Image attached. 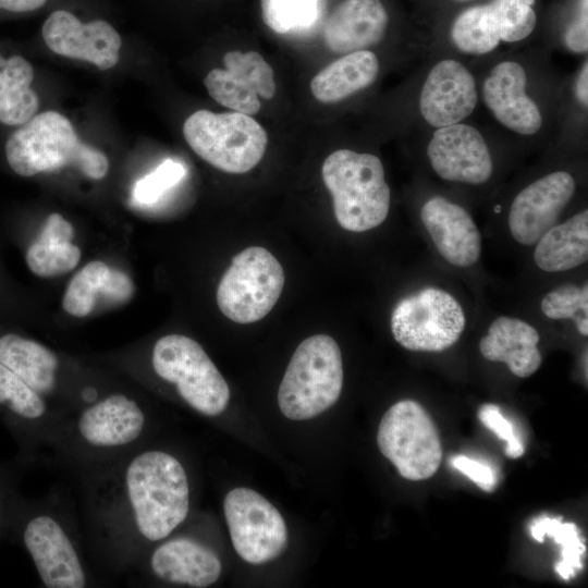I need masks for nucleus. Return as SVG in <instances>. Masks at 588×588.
Listing matches in <instances>:
<instances>
[{
	"mask_svg": "<svg viewBox=\"0 0 588 588\" xmlns=\"http://www.w3.org/2000/svg\"><path fill=\"white\" fill-rule=\"evenodd\" d=\"M47 0H0V9L11 12H27L36 10Z\"/></svg>",
	"mask_w": 588,
	"mask_h": 588,
	"instance_id": "obj_40",
	"label": "nucleus"
},
{
	"mask_svg": "<svg viewBox=\"0 0 588 588\" xmlns=\"http://www.w3.org/2000/svg\"><path fill=\"white\" fill-rule=\"evenodd\" d=\"M377 443L380 452L408 480L432 477L442 461V445L429 413L416 401L393 404L379 424Z\"/></svg>",
	"mask_w": 588,
	"mask_h": 588,
	"instance_id": "obj_10",
	"label": "nucleus"
},
{
	"mask_svg": "<svg viewBox=\"0 0 588 588\" xmlns=\"http://www.w3.org/2000/svg\"><path fill=\"white\" fill-rule=\"evenodd\" d=\"M323 0H260L265 24L278 34L311 29L323 12Z\"/></svg>",
	"mask_w": 588,
	"mask_h": 588,
	"instance_id": "obj_31",
	"label": "nucleus"
},
{
	"mask_svg": "<svg viewBox=\"0 0 588 588\" xmlns=\"http://www.w3.org/2000/svg\"><path fill=\"white\" fill-rule=\"evenodd\" d=\"M452 465L485 491H492L494 489L497 479L489 466L465 455L454 456L452 458Z\"/></svg>",
	"mask_w": 588,
	"mask_h": 588,
	"instance_id": "obj_38",
	"label": "nucleus"
},
{
	"mask_svg": "<svg viewBox=\"0 0 588 588\" xmlns=\"http://www.w3.org/2000/svg\"><path fill=\"white\" fill-rule=\"evenodd\" d=\"M284 280L283 267L268 249L247 247L233 257L223 273L217 289V305L233 322H256L274 307Z\"/></svg>",
	"mask_w": 588,
	"mask_h": 588,
	"instance_id": "obj_9",
	"label": "nucleus"
},
{
	"mask_svg": "<svg viewBox=\"0 0 588 588\" xmlns=\"http://www.w3.org/2000/svg\"><path fill=\"white\" fill-rule=\"evenodd\" d=\"M135 571L162 584L205 588L219 579L222 565L216 551L204 541L171 534L139 558L131 569Z\"/></svg>",
	"mask_w": 588,
	"mask_h": 588,
	"instance_id": "obj_14",
	"label": "nucleus"
},
{
	"mask_svg": "<svg viewBox=\"0 0 588 588\" xmlns=\"http://www.w3.org/2000/svg\"><path fill=\"white\" fill-rule=\"evenodd\" d=\"M388 20L380 0H344L324 24V44L341 54L365 50L383 38Z\"/></svg>",
	"mask_w": 588,
	"mask_h": 588,
	"instance_id": "obj_23",
	"label": "nucleus"
},
{
	"mask_svg": "<svg viewBox=\"0 0 588 588\" xmlns=\"http://www.w3.org/2000/svg\"><path fill=\"white\" fill-rule=\"evenodd\" d=\"M466 323L458 301L439 287H424L400 299L390 326L395 341L414 352H442L461 338Z\"/></svg>",
	"mask_w": 588,
	"mask_h": 588,
	"instance_id": "obj_11",
	"label": "nucleus"
},
{
	"mask_svg": "<svg viewBox=\"0 0 588 588\" xmlns=\"http://www.w3.org/2000/svg\"><path fill=\"white\" fill-rule=\"evenodd\" d=\"M150 420L136 396L108 392L64 418L44 463L78 481L147 443Z\"/></svg>",
	"mask_w": 588,
	"mask_h": 588,
	"instance_id": "obj_2",
	"label": "nucleus"
},
{
	"mask_svg": "<svg viewBox=\"0 0 588 588\" xmlns=\"http://www.w3.org/2000/svg\"><path fill=\"white\" fill-rule=\"evenodd\" d=\"M154 375L174 387L179 397L192 409L219 416L230 401V389L203 346L183 334L158 339L150 353Z\"/></svg>",
	"mask_w": 588,
	"mask_h": 588,
	"instance_id": "obj_7",
	"label": "nucleus"
},
{
	"mask_svg": "<svg viewBox=\"0 0 588 588\" xmlns=\"http://www.w3.org/2000/svg\"><path fill=\"white\" fill-rule=\"evenodd\" d=\"M576 96L578 100L587 107L588 103V65L585 62L576 82Z\"/></svg>",
	"mask_w": 588,
	"mask_h": 588,
	"instance_id": "obj_41",
	"label": "nucleus"
},
{
	"mask_svg": "<svg viewBox=\"0 0 588 588\" xmlns=\"http://www.w3.org/2000/svg\"><path fill=\"white\" fill-rule=\"evenodd\" d=\"M66 416L0 363V418L21 448V463L45 462Z\"/></svg>",
	"mask_w": 588,
	"mask_h": 588,
	"instance_id": "obj_12",
	"label": "nucleus"
},
{
	"mask_svg": "<svg viewBox=\"0 0 588 588\" xmlns=\"http://www.w3.org/2000/svg\"><path fill=\"white\" fill-rule=\"evenodd\" d=\"M574 177L555 171L522 189L512 201L509 229L519 244L530 246L558 221L575 193Z\"/></svg>",
	"mask_w": 588,
	"mask_h": 588,
	"instance_id": "obj_17",
	"label": "nucleus"
},
{
	"mask_svg": "<svg viewBox=\"0 0 588 588\" xmlns=\"http://www.w3.org/2000/svg\"><path fill=\"white\" fill-rule=\"evenodd\" d=\"M379 72L376 54L358 50L323 68L310 82L313 96L320 102L334 103L370 86Z\"/></svg>",
	"mask_w": 588,
	"mask_h": 588,
	"instance_id": "obj_26",
	"label": "nucleus"
},
{
	"mask_svg": "<svg viewBox=\"0 0 588 588\" xmlns=\"http://www.w3.org/2000/svg\"><path fill=\"white\" fill-rule=\"evenodd\" d=\"M34 71L21 56L0 54V123L20 126L35 115L39 99L32 88Z\"/></svg>",
	"mask_w": 588,
	"mask_h": 588,
	"instance_id": "obj_28",
	"label": "nucleus"
},
{
	"mask_svg": "<svg viewBox=\"0 0 588 588\" xmlns=\"http://www.w3.org/2000/svg\"><path fill=\"white\" fill-rule=\"evenodd\" d=\"M476 82L460 62L445 59L430 70L419 97L422 118L432 126L460 123L475 109Z\"/></svg>",
	"mask_w": 588,
	"mask_h": 588,
	"instance_id": "obj_20",
	"label": "nucleus"
},
{
	"mask_svg": "<svg viewBox=\"0 0 588 588\" xmlns=\"http://www.w3.org/2000/svg\"><path fill=\"white\" fill-rule=\"evenodd\" d=\"M73 225L60 213H51L26 252L29 270L42 278L58 277L73 270L81 260V249L72 243Z\"/></svg>",
	"mask_w": 588,
	"mask_h": 588,
	"instance_id": "obj_27",
	"label": "nucleus"
},
{
	"mask_svg": "<svg viewBox=\"0 0 588 588\" xmlns=\"http://www.w3.org/2000/svg\"><path fill=\"white\" fill-rule=\"evenodd\" d=\"M540 335L528 322L507 316L498 317L479 342L481 355L491 362L505 363L519 378L534 375L541 365Z\"/></svg>",
	"mask_w": 588,
	"mask_h": 588,
	"instance_id": "obj_24",
	"label": "nucleus"
},
{
	"mask_svg": "<svg viewBox=\"0 0 588 588\" xmlns=\"http://www.w3.org/2000/svg\"><path fill=\"white\" fill-rule=\"evenodd\" d=\"M77 483L86 550L111 574L131 572L189 514L191 483L183 462L148 442Z\"/></svg>",
	"mask_w": 588,
	"mask_h": 588,
	"instance_id": "obj_1",
	"label": "nucleus"
},
{
	"mask_svg": "<svg viewBox=\"0 0 588 588\" xmlns=\"http://www.w3.org/2000/svg\"><path fill=\"white\" fill-rule=\"evenodd\" d=\"M4 150L10 168L21 176L72 166L87 177L100 180L109 169L107 157L81 142L71 122L56 111L33 115L20 125Z\"/></svg>",
	"mask_w": 588,
	"mask_h": 588,
	"instance_id": "obj_4",
	"label": "nucleus"
},
{
	"mask_svg": "<svg viewBox=\"0 0 588 588\" xmlns=\"http://www.w3.org/2000/svg\"><path fill=\"white\" fill-rule=\"evenodd\" d=\"M223 511L236 553L246 562L262 564L284 550L287 529L280 512L261 494L248 488L228 492Z\"/></svg>",
	"mask_w": 588,
	"mask_h": 588,
	"instance_id": "obj_13",
	"label": "nucleus"
},
{
	"mask_svg": "<svg viewBox=\"0 0 588 588\" xmlns=\"http://www.w3.org/2000/svg\"><path fill=\"white\" fill-rule=\"evenodd\" d=\"M542 314L552 320L571 319L578 332L588 335V286L561 285L547 293L540 303Z\"/></svg>",
	"mask_w": 588,
	"mask_h": 588,
	"instance_id": "obj_33",
	"label": "nucleus"
},
{
	"mask_svg": "<svg viewBox=\"0 0 588 588\" xmlns=\"http://www.w3.org/2000/svg\"><path fill=\"white\" fill-rule=\"evenodd\" d=\"M343 387L342 354L327 334H316L295 350L278 390L282 414L292 420L313 418L330 408Z\"/></svg>",
	"mask_w": 588,
	"mask_h": 588,
	"instance_id": "obj_6",
	"label": "nucleus"
},
{
	"mask_svg": "<svg viewBox=\"0 0 588 588\" xmlns=\"http://www.w3.org/2000/svg\"><path fill=\"white\" fill-rule=\"evenodd\" d=\"M525 88L524 68L517 62L504 61L491 70L483 83L482 95L502 125L518 134L531 135L541 127L542 117Z\"/></svg>",
	"mask_w": 588,
	"mask_h": 588,
	"instance_id": "obj_22",
	"label": "nucleus"
},
{
	"mask_svg": "<svg viewBox=\"0 0 588 588\" xmlns=\"http://www.w3.org/2000/svg\"><path fill=\"white\" fill-rule=\"evenodd\" d=\"M183 135L203 160L226 173L241 174L262 159L268 136L250 115L198 110L184 122Z\"/></svg>",
	"mask_w": 588,
	"mask_h": 588,
	"instance_id": "obj_8",
	"label": "nucleus"
},
{
	"mask_svg": "<svg viewBox=\"0 0 588 588\" xmlns=\"http://www.w3.org/2000/svg\"><path fill=\"white\" fill-rule=\"evenodd\" d=\"M451 37L465 53L485 54L501 41V25L492 5H476L462 12L454 21Z\"/></svg>",
	"mask_w": 588,
	"mask_h": 588,
	"instance_id": "obj_29",
	"label": "nucleus"
},
{
	"mask_svg": "<svg viewBox=\"0 0 588 588\" xmlns=\"http://www.w3.org/2000/svg\"><path fill=\"white\" fill-rule=\"evenodd\" d=\"M0 363L68 415L86 405L64 380L59 355L35 340L14 333L0 336Z\"/></svg>",
	"mask_w": 588,
	"mask_h": 588,
	"instance_id": "obj_15",
	"label": "nucleus"
},
{
	"mask_svg": "<svg viewBox=\"0 0 588 588\" xmlns=\"http://www.w3.org/2000/svg\"><path fill=\"white\" fill-rule=\"evenodd\" d=\"M427 156L436 173L446 181L482 184L493 171L482 135L467 124L438 127L428 144Z\"/></svg>",
	"mask_w": 588,
	"mask_h": 588,
	"instance_id": "obj_19",
	"label": "nucleus"
},
{
	"mask_svg": "<svg viewBox=\"0 0 588 588\" xmlns=\"http://www.w3.org/2000/svg\"><path fill=\"white\" fill-rule=\"evenodd\" d=\"M223 63L225 69H213L205 77L209 95L233 111L257 114L261 108L259 97L271 99L275 94L272 68L256 51H228Z\"/></svg>",
	"mask_w": 588,
	"mask_h": 588,
	"instance_id": "obj_16",
	"label": "nucleus"
},
{
	"mask_svg": "<svg viewBox=\"0 0 588 588\" xmlns=\"http://www.w3.org/2000/svg\"><path fill=\"white\" fill-rule=\"evenodd\" d=\"M184 166L175 160L168 159L159 164L152 172L139 179L133 188L134 201L142 205L154 204L185 175Z\"/></svg>",
	"mask_w": 588,
	"mask_h": 588,
	"instance_id": "obj_35",
	"label": "nucleus"
},
{
	"mask_svg": "<svg viewBox=\"0 0 588 588\" xmlns=\"http://www.w3.org/2000/svg\"><path fill=\"white\" fill-rule=\"evenodd\" d=\"M420 219L440 255L456 267L475 265L481 254V236L470 215L460 205L436 196L420 210Z\"/></svg>",
	"mask_w": 588,
	"mask_h": 588,
	"instance_id": "obj_21",
	"label": "nucleus"
},
{
	"mask_svg": "<svg viewBox=\"0 0 588 588\" xmlns=\"http://www.w3.org/2000/svg\"><path fill=\"white\" fill-rule=\"evenodd\" d=\"M535 0H493L491 5L501 25V40L519 41L535 28L537 17L532 9Z\"/></svg>",
	"mask_w": 588,
	"mask_h": 588,
	"instance_id": "obj_34",
	"label": "nucleus"
},
{
	"mask_svg": "<svg viewBox=\"0 0 588 588\" xmlns=\"http://www.w3.org/2000/svg\"><path fill=\"white\" fill-rule=\"evenodd\" d=\"M9 532L28 553L44 587L95 586L75 504L64 488L39 499L21 497Z\"/></svg>",
	"mask_w": 588,
	"mask_h": 588,
	"instance_id": "obj_3",
	"label": "nucleus"
},
{
	"mask_svg": "<svg viewBox=\"0 0 588 588\" xmlns=\"http://www.w3.org/2000/svg\"><path fill=\"white\" fill-rule=\"evenodd\" d=\"M321 174L343 229L365 232L380 225L390 210V187L381 160L371 154L340 149L323 161Z\"/></svg>",
	"mask_w": 588,
	"mask_h": 588,
	"instance_id": "obj_5",
	"label": "nucleus"
},
{
	"mask_svg": "<svg viewBox=\"0 0 588 588\" xmlns=\"http://www.w3.org/2000/svg\"><path fill=\"white\" fill-rule=\"evenodd\" d=\"M588 259V210L553 225L536 243L534 260L546 272L571 270Z\"/></svg>",
	"mask_w": 588,
	"mask_h": 588,
	"instance_id": "obj_25",
	"label": "nucleus"
},
{
	"mask_svg": "<svg viewBox=\"0 0 588 588\" xmlns=\"http://www.w3.org/2000/svg\"><path fill=\"white\" fill-rule=\"evenodd\" d=\"M479 420L499 439L506 442L505 454L511 458L520 457L525 448L517 438L513 425L501 414L497 405L486 404L478 412Z\"/></svg>",
	"mask_w": 588,
	"mask_h": 588,
	"instance_id": "obj_36",
	"label": "nucleus"
},
{
	"mask_svg": "<svg viewBox=\"0 0 588 588\" xmlns=\"http://www.w3.org/2000/svg\"><path fill=\"white\" fill-rule=\"evenodd\" d=\"M41 33L57 54L90 62L100 70L111 69L119 61L121 37L106 21L84 24L72 13L59 10L48 16Z\"/></svg>",
	"mask_w": 588,
	"mask_h": 588,
	"instance_id": "obj_18",
	"label": "nucleus"
},
{
	"mask_svg": "<svg viewBox=\"0 0 588 588\" xmlns=\"http://www.w3.org/2000/svg\"><path fill=\"white\" fill-rule=\"evenodd\" d=\"M587 0H580L578 19L573 22L565 34V44L574 52L581 53L588 49Z\"/></svg>",
	"mask_w": 588,
	"mask_h": 588,
	"instance_id": "obj_39",
	"label": "nucleus"
},
{
	"mask_svg": "<svg viewBox=\"0 0 588 588\" xmlns=\"http://www.w3.org/2000/svg\"><path fill=\"white\" fill-rule=\"evenodd\" d=\"M15 468L0 465V537L10 531L21 495Z\"/></svg>",
	"mask_w": 588,
	"mask_h": 588,
	"instance_id": "obj_37",
	"label": "nucleus"
},
{
	"mask_svg": "<svg viewBox=\"0 0 588 588\" xmlns=\"http://www.w3.org/2000/svg\"><path fill=\"white\" fill-rule=\"evenodd\" d=\"M530 534L539 542H543L548 536L561 544V561L555 564V571L563 579H569L583 568L581 555L586 552V547L574 523L543 516L534 520Z\"/></svg>",
	"mask_w": 588,
	"mask_h": 588,
	"instance_id": "obj_32",
	"label": "nucleus"
},
{
	"mask_svg": "<svg viewBox=\"0 0 588 588\" xmlns=\"http://www.w3.org/2000/svg\"><path fill=\"white\" fill-rule=\"evenodd\" d=\"M106 262L93 260L71 279L62 299L63 309L74 317L90 315L103 304L106 281L110 271Z\"/></svg>",
	"mask_w": 588,
	"mask_h": 588,
	"instance_id": "obj_30",
	"label": "nucleus"
}]
</instances>
